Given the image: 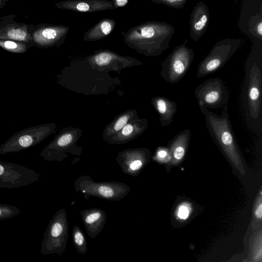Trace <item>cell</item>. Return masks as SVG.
Returning <instances> with one entry per match:
<instances>
[{"label":"cell","instance_id":"cell-22","mask_svg":"<svg viewBox=\"0 0 262 262\" xmlns=\"http://www.w3.org/2000/svg\"><path fill=\"white\" fill-rule=\"evenodd\" d=\"M261 231L255 236L252 248L251 258L253 261L261 260Z\"/></svg>","mask_w":262,"mask_h":262},{"label":"cell","instance_id":"cell-19","mask_svg":"<svg viewBox=\"0 0 262 262\" xmlns=\"http://www.w3.org/2000/svg\"><path fill=\"white\" fill-rule=\"evenodd\" d=\"M116 25V21L112 18L102 19L84 33L83 39L86 41H96L103 39L114 31Z\"/></svg>","mask_w":262,"mask_h":262},{"label":"cell","instance_id":"cell-2","mask_svg":"<svg viewBox=\"0 0 262 262\" xmlns=\"http://www.w3.org/2000/svg\"><path fill=\"white\" fill-rule=\"evenodd\" d=\"M174 32L169 24L149 20L129 29L124 34V41L140 53L158 56L169 48Z\"/></svg>","mask_w":262,"mask_h":262},{"label":"cell","instance_id":"cell-29","mask_svg":"<svg viewBox=\"0 0 262 262\" xmlns=\"http://www.w3.org/2000/svg\"><path fill=\"white\" fill-rule=\"evenodd\" d=\"M4 172V167L2 164H0V176L2 175Z\"/></svg>","mask_w":262,"mask_h":262},{"label":"cell","instance_id":"cell-24","mask_svg":"<svg viewBox=\"0 0 262 262\" xmlns=\"http://www.w3.org/2000/svg\"><path fill=\"white\" fill-rule=\"evenodd\" d=\"M154 3L162 4L172 8L182 9L187 0H150Z\"/></svg>","mask_w":262,"mask_h":262},{"label":"cell","instance_id":"cell-12","mask_svg":"<svg viewBox=\"0 0 262 262\" xmlns=\"http://www.w3.org/2000/svg\"><path fill=\"white\" fill-rule=\"evenodd\" d=\"M56 6L60 9L82 13L96 12L118 8L113 0H65Z\"/></svg>","mask_w":262,"mask_h":262},{"label":"cell","instance_id":"cell-10","mask_svg":"<svg viewBox=\"0 0 262 262\" xmlns=\"http://www.w3.org/2000/svg\"><path fill=\"white\" fill-rule=\"evenodd\" d=\"M76 135L71 132H61L42 151L40 155L48 161H61L68 157V154L80 156L82 149L77 147Z\"/></svg>","mask_w":262,"mask_h":262},{"label":"cell","instance_id":"cell-26","mask_svg":"<svg viewBox=\"0 0 262 262\" xmlns=\"http://www.w3.org/2000/svg\"><path fill=\"white\" fill-rule=\"evenodd\" d=\"M8 35L10 38L17 40H23L26 36V33L19 29H12L8 32Z\"/></svg>","mask_w":262,"mask_h":262},{"label":"cell","instance_id":"cell-28","mask_svg":"<svg viewBox=\"0 0 262 262\" xmlns=\"http://www.w3.org/2000/svg\"><path fill=\"white\" fill-rule=\"evenodd\" d=\"M4 47L8 50L11 51H20L18 49V45L15 42L11 41H7L5 42Z\"/></svg>","mask_w":262,"mask_h":262},{"label":"cell","instance_id":"cell-9","mask_svg":"<svg viewBox=\"0 0 262 262\" xmlns=\"http://www.w3.org/2000/svg\"><path fill=\"white\" fill-rule=\"evenodd\" d=\"M199 107L217 108L228 100V92L219 78H209L198 85L194 92Z\"/></svg>","mask_w":262,"mask_h":262},{"label":"cell","instance_id":"cell-20","mask_svg":"<svg viewBox=\"0 0 262 262\" xmlns=\"http://www.w3.org/2000/svg\"><path fill=\"white\" fill-rule=\"evenodd\" d=\"M136 110H131L118 116L104 129L102 137L106 141L120 130L127 123L137 118Z\"/></svg>","mask_w":262,"mask_h":262},{"label":"cell","instance_id":"cell-17","mask_svg":"<svg viewBox=\"0 0 262 262\" xmlns=\"http://www.w3.org/2000/svg\"><path fill=\"white\" fill-rule=\"evenodd\" d=\"M190 138V130L185 129L170 141L168 147L171 156V160L169 162L170 164H178L183 160L189 146Z\"/></svg>","mask_w":262,"mask_h":262},{"label":"cell","instance_id":"cell-7","mask_svg":"<svg viewBox=\"0 0 262 262\" xmlns=\"http://www.w3.org/2000/svg\"><path fill=\"white\" fill-rule=\"evenodd\" d=\"M53 123L37 125L24 128L13 134L0 146V154L16 152L36 145L52 134Z\"/></svg>","mask_w":262,"mask_h":262},{"label":"cell","instance_id":"cell-5","mask_svg":"<svg viewBox=\"0 0 262 262\" xmlns=\"http://www.w3.org/2000/svg\"><path fill=\"white\" fill-rule=\"evenodd\" d=\"M188 40L176 47L161 64L160 75L167 82L174 84L180 81L188 72L194 53L187 46Z\"/></svg>","mask_w":262,"mask_h":262},{"label":"cell","instance_id":"cell-3","mask_svg":"<svg viewBox=\"0 0 262 262\" xmlns=\"http://www.w3.org/2000/svg\"><path fill=\"white\" fill-rule=\"evenodd\" d=\"M203 114L210 136L233 166L243 175L245 171L235 135L227 112V107L219 116L204 107H200Z\"/></svg>","mask_w":262,"mask_h":262},{"label":"cell","instance_id":"cell-13","mask_svg":"<svg viewBox=\"0 0 262 262\" xmlns=\"http://www.w3.org/2000/svg\"><path fill=\"white\" fill-rule=\"evenodd\" d=\"M189 36L193 41H198L206 32L208 28L210 15L207 6L203 2L194 6L190 15Z\"/></svg>","mask_w":262,"mask_h":262},{"label":"cell","instance_id":"cell-11","mask_svg":"<svg viewBox=\"0 0 262 262\" xmlns=\"http://www.w3.org/2000/svg\"><path fill=\"white\" fill-rule=\"evenodd\" d=\"M150 156L146 148L126 149L118 153L116 160L124 173L137 177L149 162Z\"/></svg>","mask_w":262,"mask_h":262},{"label":"cell","instance_id":"cell-18","mask_svg":"<svg viewBox=\"0 0 262 262\" xmlns=\"http://www.w3.org/2000/svg\"><path fill=\"white\" fill-rule=\"evenodd\" d=\"M151 103L159 115L161 126L164 127L170 124L177 111V103L163 96L153 98Z\"/></svg>","mask_w":262,"mask_h":262},{"label":"cell","instance_id":"cell-8","mask_svg":"<svg viewBox=\"0 0 262 262\" xmlns=\"http://www.w3.org/2000/svg\"><path fill=\"white\" fill-rule=\"evenodd\" d=\"M69 235L68 215L66 210H58L50 221L45 233L43 252L60 256L67 246Z\"/></svg>","mask_w":262,"mask_h":262},{"label":"cell","instance_id":"cell-4","mask_svg":"<svg viewBox=\"0 0 262 262\" xmlns=\"http://www.w3.org/2000/svg\"><path fill=\"white\" fill-rule=\"evenodd\" d=\"M74 184L75 191L83 194L86 200L92 196L107 201H118L126 197L130 191V187L124 183L97 182L86 175L79 177Z\"/></svg>","mask_w":262,"mask_h":262},{"label":"cell","instance_id":"cell-14","mask_svg":"<svg viewBox=\"0 0 262 262\" xmlns=\"http://www.w3.org/2000/svg\"><path fill=\"white\" fill-rule=\"evenodd\" d=\"M79 214L88 235L92 238H95L105 225V212L100 208H92L82 210Z\"/></svg>","mask_w":262,"mask_h":262},{"label":"cell","instance_id":"cell-15","mask_svg":"<svg viewBox=\"0 0 262 262\" xmlns=\"http://www.w3.org/2000/svg\"><path fill=\"white\" fill-rule=\"evenodd\" d=\"M88 60L91 63L98 67L109 68L112 66H129L133 63L141 62L128 56H120L109 50H99L89 56Z\"/></svg>","mask_w":262,"mask_h":262},{"label":"cell","instance_id":"cell-23","mask_svg":"<svg viewBox=\"0 0 262 262\" xmlns=\"http://www.w3.org/2000/svg\"><path fill=\"white\" fill-rule=\"evenodd\" d=\"M153 159L160 163H169L171 160V156L168 148L159 147L156 150Z\"/></svg>","mask_w":262,"mask_h":262},{"label":"cell","instance_id":"cell-1","mask_svg":"<svg viewBox=\"0 0 262 262\" xmlns=\"http://www.w3.org/2000/svg\"><path fill=\"white\" fill-rule=\"evenodd\" d=\"M262 51L254 46L245 63L243 104L249 127L257 131L262 125Z\"/></svg>","mask_w":262,"mask_h":262},{"label":"cell","instance_id":"cell-25","mask_svg":"<svg viewBox=\"0 0 262 262\" xmlns=\"http://www.w3.org/2000/svg\"><path fill=\"white\" fill-rule=\"evenodd\" d=\"M261 190L256 199L254 208V221L257 223L260 222L262 217V200Z\"/></svg>","mask_w":262,"mask_h":262},{"label":"cell","instance_id":"cell-27","mask_svg":"<svg viewBox=\"0 0 262 262\" xmlns=\"http://www.w3.org/2000/svg\"><path fill=\"white\" fill-rule=\"evenodd\" d=\"M178 215L181 219H186L189 214V208L186 205H181L178 208Z\"/></svg>","mask_w":262,"mask_h":262},{"label":"cell","instance_id":"cell-21","mask_svg":"<svg viewBox=\"0 0 262 262\" xmlns=\"http://www.w3.org/2000/svg\"><path fill=\"white\" fill-rule=\"evenodd\" d=\"M72 239L74 246L79 254H85L88 251L86 239L83 231L77 225L72 229Z\"/></svg>","mask_w":262,"mask_h":262},{"label":"cell","instance_id":"cell-6","mask_svg":"<svg viewBox=\"0 0 262 262\" xmlns=\"http://www.w3.org/2000/svg\"><path fill=\"white\" fill-rule=\"evenodd\" d=\"M242 43L240 39L226 38L216 42L200 62L196 77L201 78L219 70L230 60Z\"/></svg>","mask_w":262,"mask_h":262},{"label":"cell","instance_id":"cell-16","mask_svg":"<svg viewBox=\"0 0 262 262\" xmlns=\"http://www.w3.org/2000/svg\"><path fill=\"white\" fill-rule=\"evenodd\" d=\"M147 126V119H141L137 117L127 123L120 130L106 142L114 144L125 143L142 134Z\"/></svg>","mask_w":262,"mask_h":262}]
</instances>
